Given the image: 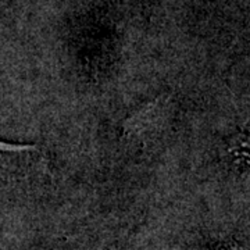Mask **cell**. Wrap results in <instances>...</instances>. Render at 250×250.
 I'll return each instance as SVG.
<instances>
[{
    "label": "cell",
    "instance_id": "1",
    "mask_svg": "<svg viewBox=\"0 0 250 250\" xmlns=\"http://www.w3.org/2000/svg\"><path fill=\"white\" fill-rule=\"evenodd\" d=\"M38 146L36 145H20V143H7L0 142V152L4 153H28L36 152Z\"/></svg>",
    "mask_w": 250,
    "mask_h": 250
}]
</instances>
